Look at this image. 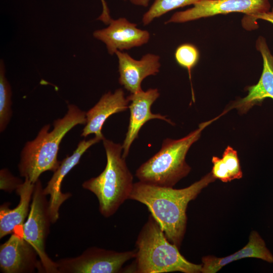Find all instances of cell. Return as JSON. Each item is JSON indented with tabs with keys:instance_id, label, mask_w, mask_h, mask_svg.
Returning a JSON list of instances; mask_svg holds the SVG:
<instances>
[{
	"instance_id": "obj_13",
	"label": "cell",
	"mask_w": 273,
	"mask_h": 273,
	"mask_svg": "<svg viewBox=\"0 0 273 273\" xmlns=\"http://www.w3.org/2000/svg\"><path fill=\"white\" fill-rule=\"evenodd\" d=\"M115 54L118 60L119 82L130 94L142 90L143 80L160 71V58L157 55L148 53L138 60L123 51H117Z\"/></svg>"
},
{
	"instance_id": "obj_6",
	"label": "cell",
	"mask_w": 273,
	"mask_h": 273,
	"mask_svg": "<svg viewBox=\"0 0 273 273\" xmlns=\"http://www.w3.org/2000/svg\"><path fill=\"white\" fill-rule=\"evenodd\" d=\"M52 222L49 201L38 179L34 184L28 215L21 231L24 239L35 250L43 272L58 273V265L48 255L46 243Z\"/></svg>"
},
{
	"instance_id": "obj_23",
	"label": "cell",
	"mask_w": 273,
	"mask_h": 273,
	"mask_svg": "<svg viewBox=\"0 0 273 273\" xmlns=\"http://www.w3.org/2000/svg\"><path fill=\"white\" fill-rule=\"evenodd\" d=\"M261 19L266 21L273 24V7L264 13L252 16L245 15L242 20L243 27L247 30H252L258 27L257 20Z\"/></svg>"
},
{
	"instance_id": "obj_21",
	"label": "cell",
	"mask_w": 273,
	"mask_h": 273,
	"mask_svg": "<svg viewBox=\"0 0 273 273\" xmlns=\"http://www.w3.org/2000/svg\"><path fill=\"white\" fill-rule=\"evenodd\" d=\"M174 57L177 63L188 70L191 80V70L199 60V53L197 48L190 43L181 44L176 49Z\"/></svg>"
},
{
	"instance_id": "obj_19",
	"label": "cell",
	"mask_w": 273,
	"mask_h": 273,
	"mask_svg": "<svg viewBox=\"0 0 273 273\" xmlns=\"http://www.w3.org/2000/svg\"><path fill=\"white\" fill-rule=\"evenodd\" d=\"M200 0H154L142 17L144 25L151 23L155 19L179 8L194 5Z\"/></svg>"
},
{
	"instance_id": "obj_12",
	"label": "cell",
	"mask_w": 273,
	"mask_h": 273,
	"mask_svg": "<svg viewBox=\"0 0 273 273\" xmlns=\"http://www.w3.org/2000/svg\"><path fill=\"white\" fill-rule=\"evenodd\" d=\"M103 139L95 136L88 140L80 141L72 154L61 161L59 166L43 188L44 194L50 196L49 209L52 223H55L59 218V210L61 205L71 196V193L61 192V183L64 178L79 162L82 155L89 147Z\"/></svg>"
},
{
	"instance_id": "obj_5",
	"label": "cell",
	"mask_w": 273,
	"mask_h": 273,
	"mask_svg": "<svg viewBox=\"0 0 273 273\" xmlns=\"http://www.w3.org/2000/svg\"><path fill=\"white\" fill-rule=\"evenodd\" d=\"M219 117L199 124L197 129L178 139H165L160 150L136 170L139 181L161 187H173L190 172L186 161L191 146L198 140L203 129Z\"/></svg>"
},
{
	"instance_id": "obj_11",
	"label": "cell",
	"mask_w": 273,
	"mask_h": 273,
	"mask_svg": "<svg viewBox=\"0 0 273 273\" xmlns=\"http://www.w3.org/2000/svg\"><path fill=\"white\" fill-rule=\"evenodd\" d=\"M160 93L157 88H149L146 91L142 90L127 97L129 101L128 108L130 110L129 122L125 138L122 144V157L128 156L130 148L133 141L138 138L142 127L148 121L158 119L173 125V122L166 116L160 114H153L151 108L154 102L159 97Z\"/></svg>"
},
{
	"instance_id": "obj_8",
	"label": "cell",
	"mask_w": 273,
	"mask_h": 273,
	"mask_svg": "<svg viewBox=\"0 0 273 273\" xmlns=\"http://www.w3.org/2000/svg\"><path fill=\"white\" fill-rule=\"evenodd\" d=\"M270 9L269 0H200L192 8L174 13L165 24L185 23L234 12L252 16Z\"/></svg>"
},
{
	"instance_id": "obj_18",
	"label": "cell",
	"mask_w": 273,
	"mask_h": 273,
	"mask_svg": "<svg viewBox=\"0 0 273 273\" xmlns=\"http://www.w3.org/2000/svg\"><path fill=\"white\" fill-rule=\"evenodd\" d=\"M211 173L214 178L227 183L243 176L237 151L231 146L225 149L222 158L213 156Z\"/></svg>"
},
{
	"instance_id": "obj_16",
	"label": "cell",
	"mask_w": 273,
	"mask_h": 273,
	"mask_svg": "<svg viewBox=\"0 0 273 273\" xmlns=\"http://www.w3.org/2000/svg\"><path fill=\"white\" fill-rule=\"evenodd\" d=\"M245 258H256L273 263L272 254L267 248L263 239L255 231L251 232L248 243L234 254L221 258L212 255L203 257L201 272L215 273L224 265Z\"/></svg>"
},
{
	"instance_id": "obj_3",
	"label": "cell",
	"mask_w": 273,
	"mask_h": 273,
	"mask_svg": "<svg viewBox=\"0 0 273 273\" xmlns=\"http://www.w3.org/2000/svg\"><path fill=\"white\" fill-rule=\"evenodd\" d=\"M133 272H201L202 264L189 261L179 248L167 238L161 228L150 214L135 242Z\"/></svg>"
},
{
	"instance_id": "obj_1",
	"label": "cell",
	"mask_w": 273,
	"mask_h": 273,
	"mask_svg": "<svg viewBox=\"0 0 273 273\" xmlns=\"http://www.w3.org/2000/svg\"><path fill=\"white\" fill-rule=\"evenodd\" d=\"M215 180L211 172L189 187L180 189L139 181L134 183L129 199L146 205L168 240L179 249L186 231L189 203Z\"/></svg>"
},
{
	"instance_id": "obj_17",
	"label": "cell",
	"mask_w": 273,
	"mask_h": 273,
	"mask_svg": "<svg viewBox=\"0 0 273 273\" xmlns=\"http://www.w3.org/2000/svg\"><path fill=\"white\" fill-rule=\"evenodd\" d=\"M34 184L25 178L16 190L19 196L17 206L13 209L10 208L7 203L1 206V239L22 228L29 212Z\"/></svg>"
},
{
	"instance_id": "obj_25",
	"label": "cell",
	"mask_w": 273,
	"mask_h": 273,
	"mask_svg": "<svg viewBox=\"0 0 273 273\" xmlns=\"http://www.w3.org/2000/svg\"><path fill=\"white\" fill-rule=\"evenodd\" d=\"M134 5L143 7H147L151 0H128Z\"/></svg>"
},
{
	"instance_id": "obj_24",
	"label": "cell",
	"mask_w": 273,
	"mask_h": 273,
	"mask_svg": "<svg viewBox=\"0 0 273 273\" xmlns=\"http://www.w3.org/2000/svg\"><path fill=\"white\" fill-rule=\"evenodd\" d=\"M126 1V0H123ZM102 5V12L100 16L98 18V20L102 21L105 24L108 25L112 19L110 11L105 0H101Z\"/></svg>"
},
{
	"instance_id": "obj_22",
	"label": "cell",
	"mask_w": 273,
	"mask_h": 273,
	"mask_svg": "<svg viewBox=\"0 0 273 273\" xmlns=\"http://www.w3.org/2000/svg\"><path fill=\"white\" fill-rule=\"evenodd\" d=\"M0 189L11 193L16 190L23 182L17 177L14 176L7 169H3L0 172Z\"/></svg>"
},
{
	"instance_id": "obj_15",
	"label": "cell",
	"mask_w": 273,
	"mask_h": 273,
	"mask_svg": "<svg viewBox=\"0 0 273 273\" xmlns=\"http://www.w3.org/2000/svg\"><path fill=\"white\" fill-rule=\"evenodd\" d=\"M129 101L122 88L114 93L109 92L101 98L98 102L86 112V125L81 135L86 137L90 134L105 138L102 128L106 120L112 115L126 111Z\"/></svg>"
},
{
	"instance_id": "obj_20",
	"label": "cell",
	"mask_w": 273,
	"mask_h": 273,
	"mask_svg": "<svg viewBox=\"0 0 273 273\" xmlns=\"http://www.w3.org/2000/svg\"><path fill=\"white\" fill-rule=\"evenodd\" d=\"M12 92L10 85L5 76L4 63H0V131H3L12 116Z\"/></svg>"
},
{
	"instance_id": "obj_10",
	"label": "cell",
	"mask_w": 273,
	"mask_h": 273,
	"mask_svg": "<svg viewBox=\"0 0 273 273\" xmlns=\"http://www.w3.org/2000/svg\"><path fill=\"white\" fill-rule=\"evenodd\" d=\"M94 37L104 42L111 55L117 51H123L139 47L148 42L150 34L137 27V24L124 17L112 19L108 27L95 30Z\"/></svg>"
},
{
	"instance_id": "obj_9",
	"label": "cell",
	"mask_w": 273,
	"mask_h": 273,
	"mask_svg": "<svg viewBox=\"0 0 273 273\" xmlns=\"http://www.w3.org/2000/svg\"><path fill=\"white\" fill-rule=\"evenodd\" d=\"M21 229L16 230L1 245V271L4 273H31L37 269L43 272L37 252L24 239Z\"/></svg>"
},
{
	"instance_id": "obj_2",
	"label": "cell",
	"mask_w": 273,
	"mask_h": 273,
	"mask_svg": "<svg viewBox=\"0 0 273 273\" xmlns=\"http://www.w3.org/2000/svg\"><path fill=\"white\" fill-rule=\"evenodd\" d=\"M86 113L73 104L68 106L65 116L43 126L36 138L27 142L23 147L18 164L20 174L35 184L40 174L46 171H55L61 163L57 159L60 143L73 127L86 124Z\"/></svg>"
},
{
	"instance_id": "obj_14",
	"label": "cell",
	"mask_w": 273,
	"mask_h": 273,
	"mask_svg": "<svg viewBox=\"0 0 273 273\" xmlns=\"http://www.w3.org/2000/svg\"><path fill=\"white\" fill-rule=\"evenodd\" d=\"M256 48L263 59V70L257 83L249 86L247 95L233 105L232 107L242 113L247 112L265 98L273 100V55L263 36H260L257 38Z\"/></svg>"
},
{
	"instance_id": "obj_4",
	"label": "cell",
	"mask_w": 273,
	"mask_h": 273,
	"mask_svg": "<svg viewBox=\"0 0 273 273\" xmlns=\"http://www.w3.org/2000/svg\"><path fill=\"white\" fill-rule=\"evenodd\" d=\"M107 163L97 176L84 181L83 188L97 198L100 213L108 218L114 215L132 190L133 176L122 157V145L103 140Z\"/></svg>"
},
{
	"instance_id": "obj_7",
	"label": "cell",
	"mask_w": 273,
	"mask_h": 273,
	"mask_svg": "<svg viewBox=\"0 0 273 273\" xmlns=\"http://www.w3.org/2000/svg\"><path fill=\"white\" fill-rule=\"evenodd\" d=\"M136 252V249L117 252L91 247L77 256L56 261L58 273L120 272L125 262L135 258Z\"/></svg>"
}]
</instances>
